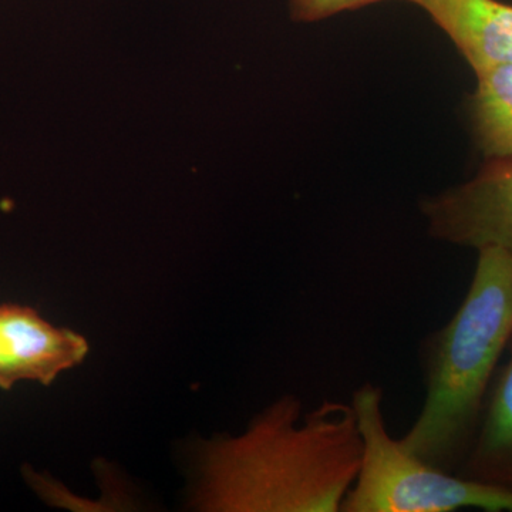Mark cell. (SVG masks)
<instances>
[{"label":"cell","mask_w":512,"mask_h":512,"mask_svg":"<svg viewBox=\"0 0 512 512\" xmlns=\"http://www.w3.org/2000/svg\"><path fill=\"white\" fill-rule=\"evenodd\" d=\"M379 2L383 0H289L293 19L299 22H316Z\"/></svg>","instance_id":"obj_9"},{"label":"cell","mask_w":512,"mask_h":512,"mask_svg":"<svg viewBox=\"0 0 512 512\" xmlns=\"http://www.w3.org/2000/svg\"><path fill=\"white\" fill-rule=\"evenodd\" d=\"M423 9L474 72L512 63V5L500 0H409Z\"/></svg>","instance_id":"obj_6"},{"label":"cell","mask_w":512,"mask_h":512,"mask_svg":"<svg viewBox=\"0 0 512 512\" xmlns=\"http://www.w3.org/2000/svg\"><path fill=\"white\" fill-rule=\"evenodd\" d=\"M471 117L487 158L512 157V63L477 73Z\"/></svg>","instance_id":"obj_8"},{"label":"cell","mask_w":512,"mask_h":512,"mask_svg":"<svg viewBox=\"0 0 512 512\" xmlns=\"http://www.w3.org/2000/svg\"><path fill=\"white\" fill-rule=\"evenodd\" d=\"M350 404L362 437V461L340 512H512V490L433 466L394 439L379 386L363 383Z\"/></svg>","instance_id":"obj_3"},{"label":"cell","mask_w":512,"mask_h":512,"mask_svg":"<svg viewBox=\"0 0 512 512\" xmlns=\"http://www.w3.org/2000/svg\"><path fill=\"white\" fill-rule=\"evenodd\" d=\"M461 476L512 490V338L498 366Z\"/></svg>","instance_id":"obj_7"},{"label":"cell","mask_w":512,"mask_h":512,"mask_svg":"<svg viewBox=\"0 0 512 512\" xmlns=\"http://www.w3.org/2000/svg\"><path fill=\"white\" fill-rule=\"evenodd\" d=\"M362 461L352 404L303 413L285 396L244 433L202 444L194 507L214 512H340Z\"/></svg>","instance_id":"obj_1"},{"label":"cell","mask_w":512,"mask_h":512,"mask_svg":"<svg viewBox=\"0 0 512 512\" xmlns=\"http://www.w3.org/2000/svg\"><path fill=\"white\" fill-rule=\"evenodd\" d=\"M470 288L453 318L420 346L426 397L399 439L407 451L457 473L512 338V254L478 249Z\"/></svg>","instance_id":"obj_2"},{"label":"cell","mask_w":512,"mask_h":512,"mask_svg":"<svg viewBox=\"0 0 512 512\" xmlns=\"http://www.w3.org/2000/svg\"><path fill=\"white\" fill-rule=\"evenodd\" d=\"M89 352L82 336L55 328L33 309L0 305V387L16 383L50 384L64 370L79 365Z\"/></svg>","instance_id":"obj_5"},{"label":"cell","mask_w":512,"mask_h":512,"mask_svg":"<svg viewBox=\"0 0 512 512\" xmlns=\"http://www.w3.org/2000/svg\"><path fill=\"white\" fill-rule=\"evenodd\" d=\"M421 211L440 241L512 254V157L488 158L476 177L424 201Z\"/></svg>","instance_id":"obj_4"}]
</instances>
